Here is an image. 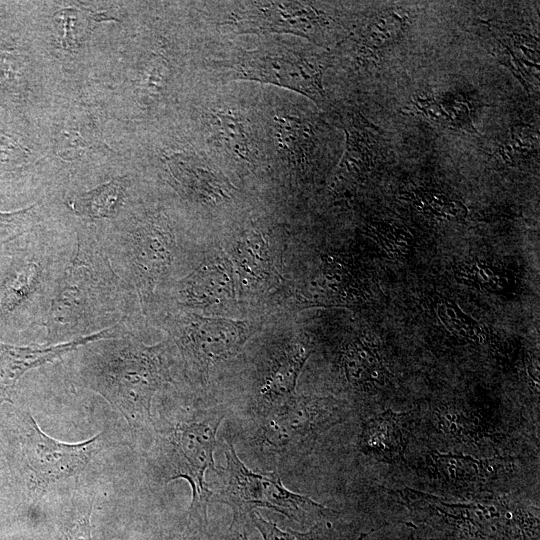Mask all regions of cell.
<instances>
[{
    "label": "cell",
    "instance_id": "6da1fadb",
    "mask_svg": "<svg viewBox=\"0 0 540 540\" xmlns=\"http://www.w3.org/2000/svg\"><path fill=\"white\" fill-rule=\"evenodd\" d=\"M82 348L75 385L103 397L134 433L149 430L153 398L170 381L165 345L147 346L122 335Z\"/></svg>",
    "mask_w": 540,
    "mask_h": 540
},
{
    "label": "cell",
    "instance_id": "7a4b0ae2",
    "mask_svg": "<svg viewBox=\"0 0 540 540\" xmlns=\"http://www.w3.org/2000/svg\"><path fill=\"white\" fill-rule=\"evenodd\" d=\"M152 415L151 442L145 455L146 472L155 482H189L192 499L188 512L208 521L212 490L205 474L215 469L218 429L225 417L220 407L196 404L164 407Z\"/></svg>",
    "mask_w": 540,
    "mask_h": 540
},
{
    "label": "cell",
    "instance_id": "3957f363",
    "mask_svg": "<svg viewBox=\"0 0 540 540\" xmlns=\"http://www.w3.org/2000/svg\"><path fill=\"white\" fill-rule=\"evenodd\" d=\"M413 520L457 540H539V517L507 496L479 494L452 503L411 488L397 491Z\"/></svg>",
    "mask_w": 540,
    "mask_h": 540
},
{
    "label": "cell",
    "instance_id": "277c9868",
    "mask_svg": "<svg viewBox=\"0 0 540 540\" xmlns=\"http://www.w3.org/2000/svg\"><path fill=\"white\" fill-rule=\"evenodd\" d=\"M17 445L20 470L35 501L68 479L78 478L92 460L107 447V432L66 443L48 436L27 412L18 413Z\"/></svg>",
    "mask_w": 540,
    "mask_h": 540
},
{
    "label": "cell",
    "instance_id": "5b68a950",
    "mask_svg": "<svg viewBox=\"0 0 540 540\" xmlns=\"http://www.w3.org/2000/svg\"><path fill=\"white\" fill-rule=\"evenodd\" d=\"M84 244L68 266L51 302L47 318V343L57 344L95 333L93 324L101 314L111 282L107 273L98 270L104 263L97 261Z\"/></svg>",
    "mask_w": 540,
    "mask_h": 540
},
{
    "label": "cell",
    "instance_id": "8992f818",
    "mask_svg": "<svg viewBox=\"0 0 540 540\" xmlns=\"http://www.w3.org/2000/svg\"><path fill=\"white\" fill-rule=\"evenodd\" d=\"M226 465L216 471L222 486L212 491L211 501L227 505L233 517L248 518L256 508L272 509L300 524L310 510L321 515L330 510L310 497L286 488L278 472H258L249 469L227 441Z\"/></svg>",
    "mask_w": 540,
    "mask_h": 540
},
{
    "label": "cell",
    "instance_id": "52a82bcc",
    "mask_svg": "<svg viewBox=\"0 0 540 540\" xmlns=\"http://www.w3.org/2000/svg\"><path fill=\"white\" fill-rule=\"evenodd\" d=\"M329 58L287 46L260 47L240 52L227 65L230 79L272 84L298 92L323 106L322 85Z\"/></svg>",
    "mask_w": 540,
    "mask_h": 540
},
{
    "label": "cell",
    "instance_id": "ba28073f",
    "mask_svg": "<svg viewBox=\"0 0 540 540\" xmlns=\"http://www.w3.org/2000/svg\"><path fill=\"white\" fill-rule=\"evenodd\" d=\"M344 417L343 405L334 399L293 394L264 413L260 437L275 453L309 452L317 439Z\"/></svg>",
    "mask_w": 540,
    "mask_h": 540
},
{
    "label": "cell",
    "instance_id": "9c48e42d",
    "mask_svg": "<svg viewBox=\"0 0 540 540\" xmlns=\"http://www.w3.org/2000/svg\"><path fill=\"white\" fill-rule=\"evenodd\" d=\"M240 321L187 315L177 322L173 336L187 367L200 377L212 367L235 355L247 339Z\"/></svg>",
    "mask_w": 540,
    "mask_h": 540
},
{
    "label": "cell",
    "instance_id": "30bf717a",
    "mask_svg": "<svg viewBox=\"0 0 540 540\" xmlns=\"http://www.w3.org/2000/svg\"><path fill=\"white\" fill-rule=\"evenodd\" d=\"M224 22L238 33H290L313 40L326 27L323 11L309 2H239Z\"/></svg>",
    "mask_w": 540,
    "mask_h": 540
},
{
    "label": "cell",
    "instance_id": "8fae6325",
    "mask_svg": "<svg viewBox=\"0 0 540 540\" xmlns=\"http://www.w3.org/2000/svg\"><path fill=\"white\" fill-rule=\"evenodd\" d=\"M125 247L140 297L146 299L173 259L174 238L165 217L154 214L141 219L128 234Z\"/></svg>",
    "mask_w": 540,
    "mask_h": 540
},
{
    "label": "cell",
    "instance_id": "7c38bea8",
    "mask_svg": "<svg viewBox=\"0 0 540 540\" xmlns=\"http://www.w3.org/2000/svg\"><path fill=\"white\" fill-rule=\"evenodd\" d=\"M123 335L118 325L67 342L44 345H15L0 342V406L12 401L17 382L28 371L53 362L91 342Z\"/></svg>",
    "mask_w": 540,
    "mask_h": 540
},
{
    "label": "cell",
    "instance_id": "4fadbf2b",
    "mask_svg": "<svg viewBox=\"0 0 540 540\" xmlns=\"http://www.w3.org/2000/svg\"><path fill=\"white\" fill-rule=\"evenodd\" d=\"M346 146L337 169V176L345 182L364 180L382 156L380 133L357 110L348 111L342 120Z\"/></svg>",
    "mask_w": 540,
    "mask_h": 540
},
{
    "label": "cell",
    "instance_id": "5bb4252c",
    "mask_svg": "<svg viewBox=\"0 0 540 540\" xmlns=\"http://www.w3.org/2000/svg\"><path fill=\"white\" fill-rule=\"evenodd\" d=\"M233 287L229 266L221 257H211L181 282L178 293L184 305L206 307L230 299Z\"/></svg>",
    "mask_w": 540,
    "mask_h": 540
},
{
    "label": "cell",
    "instance_id": "9a60e30c",
    "mask_svg": "<svg viewBox=\"0 0 540 540\" xmlns=\"http://www.w3.org/2000/svg\"><path fill=\"white\" fill-rule=\"evenodd\" d=\"M407 414L390 410L367 420L359 437L360 449L378 461L392 463L403 458Z\"/></svg>",
    "mask_w": 540,
    "mask_h": 540
},
{
    "label": "cell",
    "instance_id": "2e32d148",
    "mask_svg": "<svg viewBox=\"0 0 540 540\" xmlns=\"http://www.w3.org/2000/svg\"><path fill=\"white\" fill-rule=\"evenodd\" d=\"M309 355L310 350L304 344L292 343L274 357L259 388V395L266 404L265 412L294 394Z\"/></svg>",
    "mask_w": 540,
    "mask_h": 540
},
{
    "label": "cell",
    "instance_id": "e0dca14e",
    "mask_svg": "<svg viewBox=\"0 0 540 540\" xmlns=\"http://www.w3.org/2000/svg\"><path fill=\"white\" fill-rule=\"evenodd\" d=\"M168 165L183 188L204 201L223 200L229 195L228 182L213 165L199 156H174Z\"/></svg>",
    "mask_w": 540,
    "mask_h": 540
},
{
    "label": "cell",
    "instance_id": "ac0fdd59",
    "mask_svg": "<svg viewBox=\"0 0 540 540\" xmlns=\"http://www.w3.org/2000/svg\"><path fill=\"white\" fill-rule=\"evenodd\" d=\"M430 460L440 478L451 483H482L509 469L504 458L478 460L470 456L432 452Z\"/></svg>",
    "mask_w": 540,
    "mask_h": 540
},
{
    "label": "cell",
    "instance_id": "d6986e66",
    "mask_svg": "<svg viewBox=\"0 0 540 540\" xmlns=\"http://www.w3.org/2000/svg\"><path fill=\"white\" fill-rule=\"evenodd\" d=\"M209 128L213 141L226 154L238 161L252 162L255 156L246 122L235 111L219 108L210 113Z\"/></svg>",
    "mask_w": 540,
    "mask_h": 540
},
{
    "label": "cell",
    "instance_id": "ffe728a7",
    "mask_svg": "<svg viewBox=\"0 0 540 540\" xmlns=\"http://www.w3.org/2000/svg\"><path fill=\"white\" fill-rule=\"evenodd\" d=\"M274 129L280 151L293 166L305 168L315 151V130L310 120L297 115L275 117Z\"/></svg>",
    "mask_w": 540,
    "mask_h": 540
},
{
    "label": "cell",
    "instance_id": "44dd1931",
    "mask_svg": "<svg viewBox=\"0 0 540 540\" xmlns=\"http://www.w3.org/2000/svg\"><path fill=\"white\" fill-rule=\"evenodd\" d=\"M408 26V15L401 9H388L373 16L357 31L354 42L360 56L374 57L396 42Z\"/></svg>",
    "mask_w": 540,
    "mask_h": 540
},
{
    "label": "cell",
    "instance_id": "7402d4cb",
    "mask_svg": "<svg viewBox=\"0 0 540 540\" xmlns=\"http://www.w3.org/2000/svg\"><path fill=\"white\" fill-rule=\"evenodd\" d=\"M127 186L128 180L125 176L114 178L78 195L70 202V207L85 218H113L124 204Z\"/></svg>",
    "mask_w": 540,
    "mask_h": 540
},
{
    "label": "cell",
    "instance_id": "603a6c76",
    "mask_svg": "<svg viewBox=\"0 0 540 540\" xmlns=\"http://www.w3.org/2000/svg\"><path fill=\"white\" fill-rule=\"evenodd\" d=\"M70 496L58 540H92L90 518L94 496L79 488L74 489Z\"/></svg>",
    "mask_w": 540,
    "mask_h": 540
},
{
    "label": "cell",
    "instance_id": "cb8c5ba5",
    "mask_svg": "<svg viewBox=\"0 0 540 540\" xmlns=\"http://www.w3.org/2000/svg\"><path fill=\"white\" fill-rule=\"evenodd\" d=\"M430 121L478 134L472 120V102L461 94L433 96Z\"/></svg>",
    "mask_w": 540,
    "mask_h": 540
},
{
    "label": "cell",
    "instance_id": "d4e9b609",
    "mask_svg": "<svg viewBox=\"0 0 540 540\" xmlns=\"http://www.w3.org/2000/svg\"><path fill=\"white\" fill-rule=\"evenodd\" d=\"M345 370L348 379L357 385L384 381L385 370L377 353L362 345L348 349L345 355Z\"/></svg>",
    "mask_w": 540,
    "mask_h": 540
},
{
    "label": "cell",
    "instance_id": "484cf974",
    "mask_svg": "<svg viewBox=\"0 0 540 540\" xmlns=\"http://www.w3.org/2000/svg\"><path fill=\"white\" fill-rule=\"evenodd\" d=\"M506 164L512 166L538 155V137L530 127L518 125L511 127L510 137L499 148Z\"/></svg>",
    "mask_w": 540,
    "mask_h": 540
},
{
    "label": "cell",
    "instance_id": "4316f807",
    "mask_svg": "<svg viewBox=\"0 0 540 540\" xmlns=\"http://www.w3.org/2000/svg\"><path fill=\"white\" fill-rule=\"evenodd\" d=\"M53 19L59 29L60 46L65 50H75L90 28L92 14L86 16L76 9H63L58 11Z\"/></svg>",
    "mask_w": 540,
    "mask_h": 540
},
{
    "label": "cell",
    "instance_id": "83f0119b",
    "mask_svg": "<svg viewBox=\"0 0 540 540\" xmlns=\"http://www.w3.org/2000/svg\"><path fill=\"white\" fill-rule=\"evenodd\" d=\"M250 520L264 540H328L326 531L318 523L306 532H298L290 528L281 529L257 512L250 514Z\"/></svg>",
    "mask_w": 540,
    "mask_h": 540
},
{
    "label": "cell",
    "instance_id": "f1b7e54d",
    "mask_svg": "<svg viewBox=\"0 0 540 540\" xmlns=\"http://www.w3.org/2000/svg\"><path fill=\"white\" fill-rule=\"evenodd\" d=\"M34 208L35 206H31L12 212L0 211V251L31 227L35 215Z\"/></svg>",
    "mask_w": 540,
    "mask_h": 540
},
{
    "label": "cell",
    "instance_id": "f546056e",
    "mask_svg": "<svg viewBox=\"0 0 540 540\" xmlns=\"http://www.w3.org/2000/svg\"><path fill=\"white\" fill-rule=\"evenodd\" d=\"M416 205L426 213L448 217L457 213L456 202L451 201L441 191L417 190L413 193Z\"/></svg>",
    "mask_w": 540,
    "mask_h": 540
},
{
    "label": "cell",
    "instance_id": "4dcf8cb0",
    "mask_svg": "<svg viewBox=\"0 0 540 540\" xmlns=\"http://www.w3.org/2000/svg\"><path fill=\"white\" fill-rule=\"evenodd\" d=\"M29 150L12 138L0 135V170L14 171L28 163Z\"/></svg>",
    "mask_w": 540,
    "mask_h": 540
},
{
    "label": "cell",
    "instance_id": "1f68e13d",
    "mask_svg": "<svg viewBox=\"0 0 540 540\" xmlns=\"http://www.w3.org/2000/svg\"><path fill=\"white\" fill-rule=\"evenodd\" d=\"M167 68L165 59L159 55L148 63L141 80L142 90L147 95H156L164 88Z\"/></svg>",
    "mask_w": 540,
    "mask_h": 540
},
{
    "label": "cell",
    "instance_id": "d6a6232c",
    "mask_svg": "<svg viewBox=\"0 0 540 540\" xmlns=\"http://www.w3.org/2000/svg\"><path fill=\"white\" fill-rule=\"evenodd\" d=\"M207 524L187 512L183 527L167 532L161 540H201Z\"/></svg>",
    "mask_w": 540,
    "mask_h": 540
},
{
    "label": "cell",
    "instance_id": "836d02e7",
    "mask_svg": "<svg viewBox=\"0 0 540 540\" xmlns=\"http://www.w3.org/2000/svg\"><path fill=\"white\" fill-rule=\"evenodd\" d=\"M249 522L248 518L233 517L229 528L219 540H249Z\"/></svg>",
    "mask_w": 540,
    "mask_h": 540
}]
</instances>
